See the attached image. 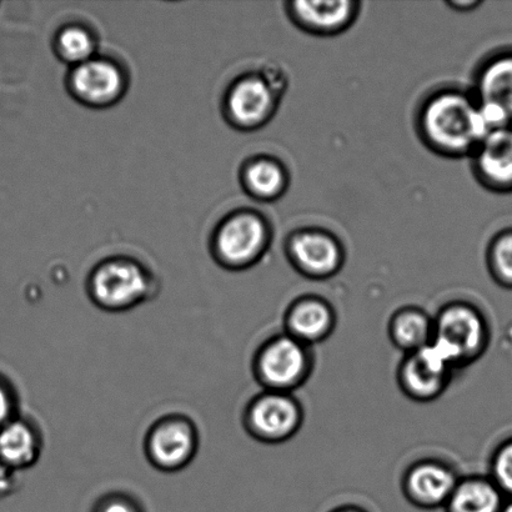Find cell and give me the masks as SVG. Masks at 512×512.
<instances>
[{
  "label": "cell",
  "instance_id": "6da1fadb",
  "mask_svg": "<svg viewBox=\"0 0 512 512\" xmlns=\"http://www.w3.org/2000/svg\"><path fill=\"white\" fill-rule=\"evenodd\" d=\"M419 129L429 148L446 157L473 154L491 132L476 99L459 89L430 95L420 109Z\"/></svg>",
  "mask_w": 512,
  "mask_h": 512
},
{
  "label": "cell",
  "instance_id": "7a4b0ae2",
  "mask_svg": "<svg viewBox=\"0 0 512 512\" xmlns=\"http://www.w3.org/2000/svg\"><path fill=\"white\" fill-rule=\"evenodd\" d=\"M490 330L479 308L468 301L445 304L434 318V343L448 354L458 370L480 359L488 349Z\"/></svg>",
  "mask_w": 512,
  "mask_h": 512
},
{
  "label": "cell",
  "instance_id": "3957f363",
  "mask_svg": "<svg viewBox=\"0 0 512 512\" xmlns=\"http://www.w3.org/2000/svg\"><path fill=\"white\" fill-rule=\"evenodd\" d=\"M314 358L310 346L290 335L276 334L255 351L253 375L263 390L293 394L313 373Z\"/></svg>",
  "mask_w": 512,
  "mask_h": 512
},
{
  "label": "cell",
  "instance_id": "277c9868",
  "mask_svg": "<svg viewBox=\"0 0 512 512\" xmlns=\"http://www.w3.org/2000/svg\"><path fill=\"white\" fill-rule=\"evenodd\" d=\"M90 301L105 313L120 314L147 303L154 295L147 271L130 260H109L90 275Z\"/></svg>",
  "mask_w": 512,
  "mask_h": 512
},
{
  "label": "cell",
  "instance_id": "5b68a950",
  "mask_svg": "<svg viewBox=\"0 0 512 512\" xmlns=\"http://www.w3.org/2000/svg\"><path fill=\"white\" fill-rule=\"evenodd\" d=\"M200 434L197 424L180 413L160 416L149 426L143 441L145 459L164 474L180 473L197 458Z\"/></svg>",
  "mask_w": 512,
  "mask_h": 512
},
{
  "label": "cell",
  "instance_id": "8992f818",
  "mask_svg": "<svg viewBox=\"0 0 512 512\" xmlns=\"http://www.w3.org/2000/svg\"><path fill=\"white\" fill-rule=\"evenodd\" d=\"M242 423L250 438L259 443L283 444L303 426V405L293 394L263 390L245 406Z\"/></svg>",
  "mask_w": 512,
  "mask_h": 512
},
{
  "label": "cell",
  "instance_id": "52a82bcc",
  "mask_svg": "<svg viewBox=\"0 0 512 512\" xmlns=\"http://www.w3.org/2000/svg\"><path fill=\"white\" fill-rule=\"evenodd\" d=\"M456 371L453 360L431 340L424 348L404 356L396 379L406 398L416 403H430L445 393Z\"/></svg>",
  "mask_w": 512,
  "mask_h": 512
},
{
  "label": "cell",
  "instance_id": "ba28073f",
  "mask_svg": "<svg viewBox=\"0 0 512 512\" xmlns=\"http://www.w3.org/2000/svg\"><path fill=\"white\" fill-rule=\"evenodd\" d=\"M286 253L294 268L313 280L331 278L344 263L339 240L319 229H303L291 235Z\"/></svg>",
  "mask_w": 512,
  "mask_h": 512
},
{
  "label": "cell",
  "instance_id": "9c48e42d",
  "mask_svg": "<svg viewBox=\"0 0 512 512\" xmlns=\"http://www.w3.org/2000/svg\"><path fill=\"white\" fill-rule=\"evenodd\" d=\"M459 480L456 471L444 461L423 459L405 471L401 489L405 498L420 509L445 508Z\"/></svg>",
  "mask_w": 512,
  "mask_h": 512
},
{
  "label": "cell",
  "instance_id": "30bf717a",
  "mask_svg": "<svg viewBox=\"0 0 512 512\" xmlns=\"http://www.w3.org/2000/svg\"><path fill=\"white\" fill-rule=\"evenodd\" d=\"M268 235V228L258 215H235L223 225L218 235L219 259L232 269L248 268L263 254Z\"/></svg>",
  "mask_w": 512,
  "mask_h": 512
},
{
  "label": "cell",
  "instance_id": "8fae6325",
  "mask_svg": "<svg viewBox=\"0 0 512 512\" xmlns=\"http://www.w3.org/2000/svg\"><path fill=\"white\" fill-rule=\"evenodd\" d=\"M335 326V310L328 300L320 296H301L285 311L284 333L308 346L329 339Z\"/></svg>",
  "mask_w": 512,
  "mask_h": 512
},
{
  "label": "cell",
  "instance_id": "7c38bea8",
  "mask_svg": "<svg viewBox=\"0 0 512 512\" xmlns=\"http://www.w3.org/2000/svg\"><path fill=\"white\" fill-rule=\"evenodd\" d=\"M473 157L475 173L486 188L512 192V125L491 130Z\"/></svg>",
  "mask_w": 512,
  "mask_h": 512
},
{
  "label": "cell",
  "instance_id": "4fadbf2b",
  "mask_svg": "<svg viewBox=\"0 0 512 512\" xmlns=\"http://www.w3.org/2000/svg\"><path fill=\"white\" fill-rule=\"evenodd\" d=\"M44 449L42 429L19 414L0 429V463L24 473L38 464Z\"/></svg>",
  "mask_w": 512,
  "mask_h": 512
},
{
  "label": "cell",
  "instance_id": "5bb4252c",
  "mask_svg": "<svg viewBox=\"0 0 512 512\" xmlns=\"http://www.w3.org/2000/svg\"><path fill=\"white\" fill-rule=\"evenodd\" d=\"M291 20L299 28L316 35H334L348 29L359 13V3L350 0L336 2L289 3Z\"/></svg>",
  "mask_w": 512,
  "mask_h": 512
},
{
  "label": "cell",
  "instance_id": "9a60e30c",
  "mask_svg": "<svg viewBox=\"0 0 512 512\" xmlns=\"http://www.w3.org/2000/svg\"><path fill=\"white\" fill-rule=\"evenodd\" d=\"M276 107V92L268 79L244 78L229 95V112L235 122L255 128L266 122Z\"/></svg>",
  "mask_w": 512,
  "mask_h": 512
},
{
  "label": "cell",
  "instance_id": "2e32d148",
  "mask_svg": "<svg viewBox=\"0 0 512 512\" xmlns=\"http://www.w3.org/2000/svg\"><path fill=\"white\" fill-rule=\"evenodd\" d=\"M73 89L90 104H108L119 97L123 88L122 74L115 65L104 60H88L73 74Z\"/></svg>",
  "mask_w": 512,
  "mask_h": 512
},
{
  "label": "cell",
  "instance_id": "e0dca14e",
  "mask_svg": "<svg viewBox=\"0 0 512 512\" xmlns=\"http://www.w3.org/2000/svg\"><path fill=\"white\" fill-rule=\"evenodd\" d=\"M476 102L503 110L512 124V52L494 55L476 79Z\"/></svg>",
  "mask_w": 512,
  "mask_h": 512
},
{
  "label": "cell",
  "instance_id": "ac0fdd59",
  "mask_svg": "<svg viewBox=\"0 0 512 512\" xmlns=\"http://www.w3.org/2000/svg\"><path fill=\"white\" fill-rule=\"evenodd\" d=\"M389 339L396 349L410 354L424 348L434 338V318L416 306H404L389 320Z\"/></svg>",
  "mask_w": 512,
  "mask_h": 512
},
{
  "label": "cell",
  "instance_id": "d6986e66",
  "mask_svg": "<svg viewBox=\"0 0 512 512\" xmlns=\"http://www.w3.org/2000/svg\"><path fill=\"white\" fill-rule=\"evenodd\" d=\"M506 498L489 476H466L460 478L448 504L446 512H500Z\"/></svg>",
  "mask_w": 512,
  "mask_h": 512
},
{
  "label": "cell",
  "instance_id": "ffe728a7",
  "mask_svg": "<svg viewBox=\"0 0 512 512\" xmlns=\"http://www.w3.org/2000/svg\"><path fill=\"white\" fill-rule=\"evenodd\" d=\"M245 184L256 198L273 200L284 193L288 175L283 165L276 160L258 159L245 170Z\"/></svg>",
  "mask_w": 512,
  "mask_h": 512
},
{
  "label": "cell",
  "instance_id": "44dd1931",
  "mask_svg": "<svg viewBox=\"0 0 512 512\" xmlns=\"http://www.w3.org/2000/svg\"><path fill=\"white\" fill-rule=\"evenodd\" d=\"M488 263L496 283L512 289V229L504 230L493 239Z\"/></svg>",
  "mask_w": 512,
  "mask_h": 512
},
{
  "label": "cell",
  "instance_id": "7402d4cb",
  "mask_svg": "<svg viewBox=\"0 0 512 512\" xmlns=\"http://www.w3.org/2000/svg\"><path fill=\"white\" fill-rule=\"evenodd\" d=\"M58 44L63 58L69 62H88L94 50L93 38L87 30L78 27L63 30L59 35Z\"/></svg>",
  "mask_w": 512,
  "mask_h": 512
},
{
  "label": "cell",
  "instance_id": "603a6c76",
  "mask_svg": "<svg viewBox=\"0 0 512 512\" xmlns=\"http://www.w3.org/2000/svg\"><path fill=\"white\" fill-rule=\"evenodd\" d=\"M489 478L505 498L512 499V439L504 441L495 449L490 459Z\"/></svg>",
  "mask_w": 512,
  "mask_h": 512
},
{
  "label": "cell",
  "instance_id": "cb8c5ba5",
  "mask_svg": "<svg viewBox=\"0 0 512 512\" xmlns=\"http://www.w3.org/2000/svg\"><path fill=\"white\" fill-rule=\"evenodd\" d=\"M89 512H147L142 501L127 491H108L94 501Z\"/></svg>",
  "mask_w": 512,
  "mask_h": 512
},
{
  "label": "cell",
  "instance_id": "d4e9b609",
  "mask_svg": "<svg viewBox=\"0 0 512 512\" xmlns=\"http://www.w3.org/2000/svg\"><path fill=\"white\" fill-rule=\"evenodd\" d=\"M19 414L18 390L8 376L0 373V429Z\"/></svg>",
  "mask_w": 512,
  "mask_h": 512
},
{
  "label": "cell",
  "instance_id": "484cf974",
  "mask_svg": "<svg viewBox=\"0 0 512 512\" xmlns=\"http://www.w3.org/2000/svg\"><path fill=\"white\" fill-rule=\"evenodd\" d=\"M22 474L20 471L0 463V499L8 498V496L17 493L20 488Z\"/></svg>",
  "mask_w": 512,
  "mask_h": 512
},
{
  "label": "cell",
  "instance_id": "4316f807",
  "mask_svg": "<svg viewBox=\"0 0 512 512\" xmlns=\"http://www.w3.org/2000/svg\"><path fill=\"white\" fill-rule=\"evenodd\" d=\"M481 3L480 2H453L450 3L451 7L455 8L456 10H469L474 9L476 7H479Z\"/></svg>",
  "mask_w": 512,
  "mask_h": 512
},
{
  "label": "cell",
  "instance_id": "83f0119b",
  "mask_svg": "<svg viewBox=\"0 0 512 512\" xmlns=\"http://www.w3.org/2000/svg\"><path fill=\"white\" fill-rule=\"evenodd\" d=\"M331 512H365L363 509L356 508V506H343V508L335 509Z\"/></svg>",
  "mask_w": 512,
  "mask_h": 512
},
{
  "label": "cell",
  "instance_id": "f1b7e54d",
  "mask_svg": "<svg viewBox=\"0 0 512 512\" xmlns=\"http://www.w3.org/2000/svg\"><path fill=\"white\" fill-rule=\"evenodd\" d=\"M500 512H512V499H508L505 501L503 510H501Z\"/></svg>",
  "mask_w": 512,
  "mask_h": 512
}]
</instances>
